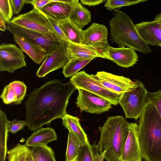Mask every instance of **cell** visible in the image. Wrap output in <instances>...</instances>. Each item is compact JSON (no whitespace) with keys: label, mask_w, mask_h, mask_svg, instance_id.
Returning a JSON list of instances; mask_svg holds the SVG:
<instances>
[{"label":"cell","mask_w":161,"mask_h":161,"mask_svg":"<svg viewBox=\"0 0 161 161\" xmlns=\"http://www.w3.org/2000/svg\"><path fill=\"white\" fill-rule=\"evenodd\" d=\"M138 137V125L130 123L129 130L123 153L117 161H142Z\"/></svg>","instance_id":"14"},{"label":"cell","mask_w":161,"mask_h":161,"mask_svg":"<svg viewBox=\"0 0 161 161\" xmlns=\"http://www.w3.org/2000/svg\"><path fill=\"white\" fill-rule=\"evenodd\" d=\"M82 45L88 46L103 57L109 46L108 41V31L103 24L93 23L82 30Z\"/></svg>","instance_id":"9"},{"label":"cell","mask_w":161,"mask_h":161,"mask_svg":"<svg viewBox=\"0 0 161 161\" xmlns=\"http://www.w3.org/2000/svg\"><path fill=\"white\" fill-rule=\"evenodd\" d=\"M148 92L142 83L136 80L133 88L122 94L119 103L123 109L125 118L136 120L140 117L148 103Z\"/></svg>","instance_id":"5"},{"label":"cell","mask_w":161,"mask_h":161,"mask_svg":"<svg viewBox=\"0 0 161 161\" xmlns=\"http://www.w3.org/2000/svg\"><path fill=\"white\" fill-rule=\"evenodd\" d=\"M67 53L71 58H78L84 59L95 58L102 56L88 46L69 42L66 46Z\"/></svg>","instance_id":"23"},{"label":"cell","mask_w":161,"mask_h":161,"mask_svg":"<svg viewBox=\"0 0 161 161\" xmlns=\"http://www.w3.org/2000/svg\"><path fill=\"white\" fill-rule=\"evenodd\" d=\"M94 58L84 59L76 58H71L63 68L62 73L66 77H73L78 71Z\"/></svg>","instance_id":"27"},{"label":"cell","mask_w":161,"mask_h":161,"mask_svg":"<svg viewBox=\"0 0 161 161\" xmlns=\"http://www.w3.org/2000/svg\"><path fill=\"white\" fill-rule=\"evenodd\" d=\"M43 15L47 19L57 36L60 41L64 43L66 46L70 42L60 28L58 23V21L52 19L45 15Z\"/></svg>","instance_id":"33"},{"label":"cell","mask_w":161,"mask_h":161,"mask_svg":"<svg viewBox=\"0 0 161 161\" xmlns=\"http://www.w3.org/2000/svg\"><path fill=\"white\" fill-rule=\"evenodd\" d=\"M103 57L118 66L126 68L133 66L138 59V54L132 48H115L110 46L104 53Z\"/></svg>","instance_id":"15"},{"label":"cell","mask_w":161,"mask_h":161,"mask_svg":"<svg viewBox=\"0 0 161 161\" xmlns=\"http://www.w3.org/2000/svg\"><path fill=\"white\" fill-rule=\"evenodd\" d=\"M27 86L25 83L19 80L13 81L5 86L0 96L6 104L21 103L26 94Z\"/></svg>","instance_id":"17"},{"label":"cell","mask_w":161,"mask_h":161,"mask_svg":"<svg viewBox=\"0 0 161 161\" xmlns=\"http://www.w3.org/2000/svg\"><path fill=\"white\" fill-rule=\"evenodd\" d=\"M62 119L63 125L69 130L73 132L81 143L89 142L87 135L80 125L78 118L66 114Z\"/></svg>","instance_id":"25"},{"label":"cell","mask_w":161,"mask_h":161,"mask_svg":"<svg viewBox=\"0 0 161 161\" xmlns=\"http://www.w3.org/2000/svg\"><path fill=\"white\" fill-rule=\"evenodd\" d=\"M11 4L14 14H18L23 8L27 0H10Z\"/></svg>","instance_id":"36"},{"label":"cell","mask_w":161,"mask_h":161,"mask_svg":"<svg viewBox=\"0 0 161 161\" xmlns=\"http://www.w3.org/2000/svg\"><path fill=\"white\" fill-rule=\"evenodd\" d=\"M105 0H81V3L88 6H95L98 5L103 3Z\"/></svg>","instance_id":"38"},{"label":"cell","mask_w":161,"mask_h":161,"mask_svg":"<svg viewBox=\"0 0 161 161\" xmlns=\"http://www.w3.org/2000/svg\"><path fill=\"white\" fill-rule=\"evenodd\" d=\"M77 89L70 81L63 83L59 80L45 83L32 92L25 103V121L29 130H36L49 125L66 114L69 97Z\"/></svg>","instance_id":"1"},{"label":"cell","mask_w":161,"mask_h":161,"mask_svg":"<svg viewBox=\"0 0 161 161\" xmlns=\"http://www.w3.org/2000/svg\"><path fill=\"white\" fill-rule=\"evenodd\" d=\"M58 138L56 132L50 127L41 128L34 132L26 140L25 145L28 147L37 146H47L50 142Z\"/></svg>","instance_id":"20"},{"label":"cell","mask_w":161,"mask_h":161,"mask_svg":"<svg viewBox=\"0 0 161 161\" xmlns=\"http://www.w3.org/2000/svg\"><path fill=\"white\" fill-rule=\"evenodd\" d=\"M69 131L65 161H76L80 142L73 132Z\"/></svg>","instance_id":"29"},{"label":"cell","mask_w":161,"mask_h":161,"mask_svg":"<svg viewBox=\"0 0 161 161\" xmlns=\"http://www.w3.org/2000/svg\"><path fill=\"white\" fill-rule=\"evenodd\" d=\"M30 149L34 161H56L54 152L47 146H34Z\"/></svg>","instance_id":"28"},{"label":"cell","mask_w":161,"mask_h":161,"mask_svg":"<svg viewBox=\"0 0 161 161\" xmlns=\"http://www.w3.org/2000/svg\"><path fill=\"white\" fill-rule=\"evenodd\" d=\"M6 114L0 110V161H5L8 132Z\"/></svg>","instance_id":"26"},{"label":"cell","mask_w":161,"mask_h":161,"mask_svg":"<svg viewBox=\"0 0 161 161\" xmlns=\"http://www.w3.org/2000/svg\"><path fill=\"white\" fill-rule=\"evenodd\" d=\"M25 161H34L30 148H29Z\"/></svg>","instance_id":"40"},{"label":"cell","mask_w":161,"mask_h":161,"mask_svg":"<svg viewBox=\"0 0 161 161\" xmlns=\"http://www.w3.org/2000/svg\"><path fill=\"white\" fill-rule=\"evenodd\" d=\"M7 29L13 34L22 36L41 46L47 54L51 53L60 45L61 42L56 34H43L29 30L10 22L6 23Z\"/></svg>","instance_id":"7"},{"label":"cell","mask_w":161,"mask_h":161,"mask_svg":"<svg viewBox=\"0 0 161 161\" xmlns=\"http://www.w3.org/2000/svg\"><path fill=\"white\" fill-rule=\"evenodd\" d=\"M139 35L148 44L161 47V25L155 20L135 25Z\"/></svg>","instance_id":"16"},{"label":"cell","mask_w":161,"mask_h":161,"mask_svg":"<svg viewBox=\"0 0 161 161\" xmlns=\"http://www.w3.org/2000/svg\"><path fill=\"white\" fill-rule=\"evenodd\" d=\"M58 23L70 42L82 45V30L79 29L68 19L58 21Z\"/></svg>","instance_id":"24"},{"label":"cell","mask_w":161,"mask_h":161,"mask_svg":"<svg viewBox=\"0 0 161 161\" xmlns=\"http://www.w3.org/2000/svg\"><path fill=\"white\" fill-rule=\"evenodd\" d=\"M21 48L13 44L3 43L0 46V71L13 73L26 66L25 56Z\"/></svg>","instance_id":"10"},{"label":"cell","mask_w":161,"mask_h":161,"mask_svg":"<svg viewBox=\"0 0 161 161\" xmlns=\"http://www.w3.org/2000/svg\"><path fill=\"white\" fill-rule=\"evenodd\" d=\"M148 102L156 108L161 118V90L153 92H148Z\"/></svg>","instance_id":"34"},{"label":"cell","mask_w":161,"mask_h":161,"mask_svg":"<svg viewBox=\"0 0 161 161\" xmlns=\"http://www.w3.org/2000/svg\"><path fill=\"white\" fill-rule=\"evenodd\" d=\"M29 148L18 143L7 152L8 161H25Z\"/></svg>","instance_id":"30"},{"label":"cell","mask_w":161,"mask_h":161,"mask_svg":"<svg viewBox=\"0 0 161 161\" xmlns=\"http://www.w3.org/2000/svg\"><path fill=\"white\" fill-rule=\"evenodd\" d=\"M105 153H99L96 142L92 145L80 142L76 161H103Z\"/></svg>","instance_id":"22"},{"label":"cell","mask_w":161,"mask_h":161,"mask_svg":"<svg viewBox=\"0 0 161 161\" xmlns=\"http://www.w3.org/2000/svg\"><path fill=\"white\" fill-rule=\"evenodd\" d=\"M75 5L52 0L42 8L37 10L42 14L58 21L68 18Z\"/></svg>","instance_id":"19"},{"label":"cell","mask_w":161,"mask_h":161,"mask_svg":"<svg viewBox=\"0 0 161 161\" xmlns=\"http://www.w3.org/2000/svg\"><path fill=\"white\" fill-rule=\"evenodd\" d=\"M91 12L79 3V1L74 6L68 19L79 29H82L91 21Z\"/></svg>","instance_id":"21"},{"label":"cell","mask_w":161,"mask_h":161,"mask_svg":"<svg viewBox=\"0 0 161 161\" xmlns=\"http://www.w3.org/2000/svg\"><path fill=\"white\" fill-rule=\"evenodd\" d=\"M10 22L41 33L55 34L47 18L34 8L28 12L14 17Z\"/></svg>","instance_id":"8"},{"label":"cell","mask_w":161,"mask_h":161,"mask_svg":"<svg viewBox=\"0 0 161 161\" xmlns=\"http://www.w3.org/2000/svg\"><path fill=\"white\" fill-rule=\"evenodd\" d=\"M154 20L158 22L161 25V12L155 16Z\"/></svg>","instance_id":"41"},{"label":"cell","mask_w":161,"mask_h":161,"mask_svg":"<svg viewBox=\"0 0 161 161\" xmlns=\"http://www.w3.org/2000/svg\"><path fill=\"white\" fill-rule=\"evenodd\" d=\"M114 14L109 22L112 42L117 44L119 48L126 46L144 54L151 53L149 45L140 36L127 14L118 9L114 10Z\"/></svg>","instance_id":"4"},{"label":"cell","mask_w":161,"mask_h":161,"mask_svg":"<svg viewBox=\"0 0 161 161\" xmlns=\"http://www.w3.org/2000/svg\"><path fill=\"white\" fill-rule=\"evenodd\" d=\"M14 41L34 62L39 64L45 58L47 53L41 46L19 35L13 34Z\"/></svg>","instance_id":"18"},{"label":"cell","mask_w":161,"mask_h":161,"mask_svg":"<svg viewBox=\"0 0 161 161\" xmlns=\"http://www.w3.org/2000/svg\"><path fill=\"white\" fill-rule=\"evenodd\" d=\"M52 1V0H32L30 3L33 5L34 8L39 10Z\"/></svg>","instance_id":"37"},{"label":"cell","mask_w":161,"mask_h":161,"mask_svg":"<svg viewBox=\"0 0 161 161\" xmlns=\"http://www.w3.org/2000/svg\"><path fill=\"white\" fill-rule=\"evenodd\" d=\"M147 0H107L106 1L104 6L108 10L111 11L119 9L121 7L134 5L142 3Z\"/></svg>","instance_id":"31"},{"label":"cell","mask_w":161,"mask_h":161,"mask_svg":"<svg viewBox=\"0 0 161 161\" xmlns=\"http://www.w3.org/2000/svg\"><path fill=\"white\" fill-rule=\"evenodd\" d=\"M13 13L10 0H0V14L4 18L7 23L11 20Z\"/></svg>","instance_id":"32"},{"label":"cell","mask_w":161,"mask_h":161,"mask_svg":"<svg viewBox=\"0 0 161 161\" xmlns=\"http://www.w3.org/2000/svg\"><path fill=\"white\" fill-rule=\"evenodd\" d=\"M70 58L67 53L65 44L61 42L53 52L47 55L36 75L39 77H43L52 71L63 68Z\"/></svg>","instance_id":"13"},{"label":"cell","mask_w":161,"mask_h":161,"mask_svg":"<svg viewBox=\"0 0 161 161\" xmlns=\"http://www.w3.org/2000/svg\"><path fill=\"white\" fill-rule=\"evenodd\" d=\"M77 89L76 104L81 112L84 111L99 114L112 108V104L104 98L84 89Z\"/></svg>","instance_id":"11"},{"label":"cell","mask_w":161,"mask_h":161,"mask_svg":"<svg viewBox=\"0 0 161 161\" xmlns=\"http://www.w3.org/2000/svg\"><path fill=\"white\" fill-rule=\"evenodd\" d=\"M26 125L25 120H17L15 119L10 121L8 120V132L15 134L19 130L23 129Z\"/></svg>","instance_id":"35"},{"label":"cell","mask_w":161,"mask_h":161,"mask_svg":"<svg viewBox=\"0 0 161 161\" xmlns=\"http://www.w3.org/2000/svg\"><path fill=\"white\" fill-rule=\"evenodd\" d=\"M0 30L3 31H5L7 29L6 25L7 22L2 16L0 14Z\"/></svg>","instance_id":"39"},{"label":"cell","mask_w":161,"mask_h":161,"mask_svg":"<svg viewBox=\"0 0 161 161\" xmlns=\"http://www.w3.org/2000/svg\"><path fill=\"white\" fill-rule=\"evenodd\" d=\"M77 88L84 89L100 96L109 101L112 104L117 105L119 103V95L113 92L103 86L93 77L84 71L78 72L70 80Z\"/></svg>","instance_id":"6"},{"label":"cell","mask_w":161,"mask_h":161,"mask_svg":"<svg viewBox=\"0 0 161 161\" xmlns=\"http://www.w3.org/2000/svg\"><path fill=\"white\" fill-rule=\"evenodd\" d=\"M138 137L142 158L161 161V118L148 102L139 117Z\"/></svg>","instance_id":"2"},{"label":"cell","mask_w":161,"mask_h":161,"mask_svg":"<svg viewBox=\"0 0 161 161\" xmlns=\"http://www.w3.org/2000/svg\"><path fill=\"white\" fill-rule=\"evenodd\" d=\"M130 123L122 116L108 117L103 125L99 127V141L97 146L99 153L105 152L107 161H117L124 151Z\"/></svg>","instance_id":"3"},{"label":"cell","mask_w":161,"mask_h":161,"mask_svg":"<svg viewBox=\"0 0 161 161\" xmlns=\"http://www.w3.org/2000/svg\"><path fill=\"white\" fill-rule=\"evenodd\" d=\"M93 76L106 88L119 95L130 91L136 83V80L133 81L129 78L104 71L98 72Z\"/></svg>","instance_id":"12"}]
</instances>
